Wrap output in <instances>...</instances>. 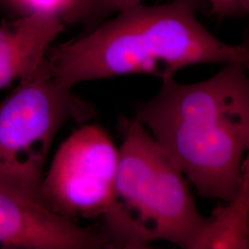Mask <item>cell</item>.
<instances>
[{
    "mask_svg": "<svg viewBox=\"0 0 249 249\" xmlns=\"http://www.w3.org/2000/svg\"><path fill=\"white\" fill-rule=\"evenodd\" d=\"M44 167L0 162V248L110 249L98 226L83 227L55 213L43 201Z\"/></svg>",
    "mask_w": 249,
    "mask_h": 249,
    "instance_id": "obj_6",
    "label": "cell"
},
{
    "mask_svg": "<svg viewBox=\"0 0 249 249\" xmlns=\"http://www.w3.org/2000/svg\"><path fill=\"white\" fill-rule=\"evenodd\" d=\"M144 1H146V0H134L133 4H137V3H144Z\"/></svg>",
    "mask_w": 249,
    "mask_h": 249,
    "instance_id": "obj_12",
    "label": "cell"
},
{
    "mask_svg": "<svg viewBox=\"0 0 249 249\" xmlns=\"http://www.w3.org/2000/svg\"><path fill=\"white\" fill-rule=\"evenodd\" d=\"M82 1H84V0H82Z\"/></svg>",
    "mask_w": 249,
    "mask_h": 249,
    "instance_id": "obj_13",
    "label": "cell"
},
{
    "mask_svg": "<svg viewBox=\"0 0 249 249\" xmlns=\"http://www.w3.org/2000/svg\"><path fill=\"white\" fill-rule=\"evenodd\" d=\"M82 0H0V4L19 16L34 13H52L69 23Z\"/></svg>",
    "mask_w": 249,
    "mask_h": 249,
    "instance_id": "obj_9",
    "label": "cell"
},
{
    "mask_svg": "<svg viewBox=\"0 0 249 249\" xmlns=\"http://www.w3.org/2000/svg\"><path fill=\"white\" fill-rule=\"evenodd\" d=\"M248 69L227 63L196 83L163 79L157 94L136 107L135 119L207 198L231 201L249 167Z\"/></svg>",
    "mask_w": 249,
    "mask_h": 249,
    "instance_id": "obj_1",
    "label": "cell"
},
{
    "mask_svg": "<svg viewBox=\"0 0 249 249\" xmlns=\"http://www.w3.org/2000/svg\"><path fill=\"white\" fill-rule=\"evenodd\" d=\"M215 208L191 249H249V167L237 195Z\"/></svg>",
    "mask_w": 249,
    "mask_h": 249,
    "instance_id": "obj_8",
    "label": "cell"
},
{
    "mask_svg": "<svg viewBox=\"0 0 249 249\" xmlns=\"http://www.w3.org/2000/svg\"><path fill=\"white\" fill-rule=\"evenodd\" d=\"M118 150L98 124L68 137L44 174L40 195L55 213L72 222L101 218L112 203Z\"/></svg>",
    "mask_w": 249,
    "mask_h": 249,
    "instance_id": "obj_5",
    "label": "cell"
},
{
    "mask_svg": "<svg viewBox=\"0 0 249 249\" xmlns=\"http://www.w3.org/2000/svg\"><path fill=\"white\" fill-rule=\"evenodd\" d=\"M211 8V14L224 17H238L249 12V0H204Z\"/></svg>",
    "mask_w": 249,
    "mask_h": 249,
    "instance_id": "obj_11",
    "label": "cell"
},
{
    "mask_svg": "<svg viewBox=\"0 0 249 249\" xmlns=\"http://www.w3.org/2000/svg\"><path fill=\"white\" fill-rule=\"evenodd\" d=\"M199 0H172L125 7L71 41L50 45L46 60L66 87L124 75L161 80L197 64L237 62L249 66L248 45H228L196 18Z\"/></svg>",
    "mask_w": 249,
    "mask_h": 249,
    "instance_id": "obj_2",
    "label": "cell"
},
{
    "mask_svg": "<svg viewBox=\"0 0 249 249\" xmlns=\"http://www.w3.org/2000/svg\"><path fill=\"white\" fill-rule=\"evenodd\" d=\"M118 126L114 196L98 226L110 249H150L162 240L191 249L208 217L199 213L184 174L137 119L121 116Z\"/></svg>",
    "mask_w": 249,
    "mask_h": 249,
    "instance_id": "obj_3",
    "label": "cell"
},
{
    "mask_svg": "<svg viewBox=\"0 0 249 249\" xmlns=\"http://www.w3.org/2000/svg\"><path fill=\"white\" fill-rule=\"evenodd\" d=\"M66 29L52 13L19 16L0 25V89L36 71L46 51Z\"/></svg>",
    "mask_w": 249,
    "mask_h": 249,
    "instance_id": "obj_7",
    "label": "cell"
},
{
    "mask_svg": "<svg viewBox=\"0 0 249 249\" xmlns=\"http://www.w3.org/2000/svg\"><path fill=\"white\" fill-rule=\"evenodd\" d=\"M95 115L92 105L55 80L45 57L0 102V162L44 167L63 124Z\"/></svg>",
    "mask_w": 249,
    "mask_h": 249,
    "instance_id": "obj_4",
    "label": "cell"
},
{
    "mask_svg": "<svg viewBox=\"0 0 249 249\" xmlns=\"http://www.w3.org/2000/svg\"><path fill=\"white\" fill-rule=\"evenodd\" d=\"M133 3L134 0H84L71 23H83L89 30Z\"/></svg>",
    "mask_w": 249,
    "mask_h": 249,
    "instance_id": "obj_10",
    "label": "cell"
}]
</instances>
